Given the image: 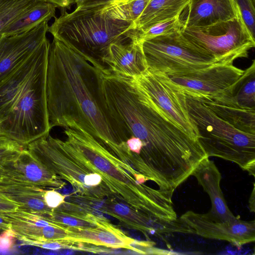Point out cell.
<instances>
[{
  "instance_id": "obj_1",
  "label": "cell",
  "mask_w": 255,
  "mask_h": 255,
  "mask_svg": "<svg viewBox=\"0 0 255 255\" xmlns=\"http://www.w3.org/2000/svg\"><path fill=\"white\" fill-rule=\"evenodd\" d=\"M106 104L126 140L139 138L143 175L174 192L208 158L199 140L172 122L133 78L103 74Z\"/></svg>"
},
{
  "instance_id": "obj_2",
  "label": "cell",
  "mask_w": 255,
  "mask_h": 255,
  "mask_svg": "<svg viewBox=\"0 0 255 255\" xmlns=\"http://www.w3.org/2000/svg\"><path fill=\"white\" fill-rule=\"evenodd\" d=\"M103 75L101 70L53 38L47 74L51 127L80 129L114 150L126 141L106 104Z\"/></svg>"
},
{
  "instance_id": "obj_3",
  "label": "cell",
  "mask_w": 255,
  "mask_h": 255,
  "mask_svg": "<svg viewBox=\"0 0 255 255\" xmlns=\"http://www.w3.org/2000/svg\"><path fill=\"white\" fill-rule=\"evenodd\" d=\"M50 42L46 39L0 81L1 134L25 148L49 134L47 74Z\"/></svg>"
},
{
  "instance_id": "obj_4",
  "label": "cell",
  "mask_w": 255,
  "mask_h": 255,
  "mask_svg": "<svg viewBox=\"0 0 255 255\" xmlns=\"http://www.w3.org/2000/svg\"><path fill=\"white\" fill-rule=\"evenodd\" d=\"M64 133L65 140L93 165L113 197L160 224L178 219L172 200L173 192L145 185L148 179L136 169L132 152L116 154L80 129L65 128Z\"/></svg>"
},
{
  "instance_id": "obj_5",
  "label": "cell",
  "mask_w": 255,
  "mask_h": 255,
  "mask_svg": "<svg viewBox=\"0 0 255 255\" xmlns=\"http://www.w3.org/2000/svg\"><path fill=\"white\" fill-rule=\"evenodd\" d=\"M134 24L112 18L90 9L76 8L71 12L63 8L55 16L48 32L104 74V63L112 44L130 42L135 34Z\"/></svg>"
},
{
  "instance_id": "obj_6",
  "label": "cell",
  "mask_w": 255,
  "mask_h": 255,
  "mask_svg": "<svg viewBox=\"0 0 255 255\" xmlns=\"http://www.w3.org/2000/svg\"><path fill=\"white\" fill-rule=\"evenodd\" d=\"M185 94L188 114L208 157L233 162L255 177V134L236 128L218 116L197 96Z\"/></svg>"
},
{
  "instance_id": "obj_7",
  "label": "cell",
  "mask_w": 255,
  "mask_h": 255,
  "mask_svg": "<svg viewBox=\"0 0 255 255\" xmlns=\"http://www.w3.org/2000/svg\"><path fill=\"white\" fill-rule=\"evenodd\" d=\"M26 148L85 198L99 201L113 197L102 176L92 169L91 162L66 140L48 134L31 142Z\"/></svg>"
},
{
  "instance_id": "obj_8",
  "label": "cell",
  "mask_w": 255,
  "mask_h": 255,
  "mask_svg": "<svg viewBox=\"0 0 255 255\" xmlns=\"http://www.w3.org/2000/svg\"><path fill=\"white\" fill-rule=\"evenodd\" d=\"M148 70L168 76L182 75L233 61L220 59L191 45L181 31L142 42Z\"/></svg>"
},
{
  "instance_id": "obj_9",
  "label": "cell",
  "mask_w": 255,
  "mask_h": 255,
  "mask_svg": "<svg viewBox=\"0 0 255 255\" xmlns=\"http://www.w3.org/2000/svg\"><path fill=\"white\" fill-rule=\"evenodd\" d=\"M185 38L193 46L217 59L234 61L248 57L255 46L240 14L234 18L200 27L181 30Z\"/></svg>"
},
{
  "instance_id": "obj_10",
  "label": "cell",
  "mask_w": 255,
  "mask_h": 255,
  "mask_svg": "<svg viewBox=\"0 0 255 255\" xmlns=\"http://www.w3.org/2000/svg\"><path fill=\"white\" fill-rule=\"evenodd\" d=\"M132 78L167 118L191 137L199 140L196 128L188 114L185 94L168 75L147 69Z\"/></svg>"
},
{
  "instance_id": "obj_11",
  "label": "cell",
  "mask_w": 255,
  "mask_h": 255,
  "mask_svg": "<svg viewBox=\"0 0 255 255\" xmlns=\"http://www.w3.org/2000/svg\"><path fill=\"white\" fill-rule=\"evenodd\" d=\"M196 234L204 238L225 241L238 247L254 242L255 221H246L237 216L231 221H224L208 212L200 214L187 211L180 217Z\"/></svg>"
},
{
  "instance_id": "obj_12",
  "label": "cell",
  "mask_w": 255,
  "mask_h": 255,
  "mask_svg": "<svg viewBox=\"0 0 255 255\" xmlns=\"http://www.w3.org/2000/svg\"><path fill=\"white\" fill-rule=\"evenodd\" d=\"M244 72L233 63H222L201 70L168 77L185 93L214 96L227 90Z\"/></svg>"
},
{
  "instance_id": "obj_13",
  "label": "cell",
  "mask_w": 255,
  "mask_h": 255,
  "mask_svg": "<svg viewBox=\"0 0 255 255\" xmlns=\"http://www.w3.org/2000/svg\"><path fill=\"white\" fill-rule=\"evenodd\" d=\"M48 21L22 33L0 37V81L27 59L46 39Z\"/></svg>"
},
{
  "instance_id": "obj_14",
  "label": "cell",
  "mask_w": 255,
  "mask_h": 255,
  "mask_svg": "<svg viewBox=\"0 0 255 255\" xmlns=\"http://www.w3.org/2000/svg\"><path fill=\"white\" fill-rule=\"evenodd\" d=\"M4 178L41 188L61 189L65 183L24 148L13 160L0 165Z\"/></svg>"
},
{
  "instance_id": "obj_15",
  "label": "cell",
  "mask_w": 255,
  "mask_h": 255,
  "mask_svg": "<svg viewBox=\"0 0 255 255\" xmlns=\"http://www.w3.org/2000/svg\"><path fill=\"white\" fill-rule=\"evenodd\" d=\"M68 236L63 241L68 243H82L114 249L124 248L144 254L133 245L147 247L148 242H139L128 237L119 229L114 227L106 219L92 228L67 226Z\"/></svg>"
},
{
  "instance_id": "obj_16",
  "label": "cell",
  "mask_w": 255,
  "mask_h": 255,
  "mask_svg": "<svg viewBox=\"0 0 255 255\" xmlns=\"http://www.w3.org/2000/svg\"><path fill=\"white\" fill-rule=\"evenodd\" d=\"M239 14L234 0H191L179 18L184 28L211 25Z\"/></svg>"
},
{
  "instance_id": "obj_17",
  "label": "cell",
  "mask_w": 255,
  "mask_h": 255,
  "mask_svg": "<svg viewBox=\"0 0 255 255\" xmlns=\"http://www.w3.org/2000/svg\"><path fill=\"white\" fill-rule=\"evenodd\" d=\"M233 86L214 96L191 94L197 96L218 116L236 128L255 134V110L243 108L237 103L233 96Z\"/></svg>"
},
{
  "instance_id": "obj_18",
  "label": "cell",
  "mask_w": 255,
  "mask_h": 255,
  "mask_svg": "<svg viewBox=\"0 0 255 255\" xmlns=\"http://www.w3.org/2000/svg\"><path fill=\"white\" fill-rule=\"evenodd\" d=\"M104 63L108 73L132 78L148 69L142 42L137 39L111 44Z\"/></svg>"
},
{
  "instance_id": "obj_19",
  "label": "cell",
  "mask_w": 255,
  "mask_h": 255,
  "mask_svg": "<svg viewBox=\"0 0 255 255\" xmlns=\"http://www.w3.org/2000/svg\"><path fill=\"white\" fill-rule=\"evenodd\" d=\"M192 175L209 196L211 202V209L208 212L209 214L224 221L236 218L226 203L220 188L221 174L213 161L209 157L203 160Z\"/></svg>"
},
{
  "instance_id": "obj_20",
  "label": "cell",
  "mask_w": 255,
  "mask_h": 255,
  "mask_svg": "<svg viewBox=\"0 0 255 255\" xmlns=\"http://www.w3.org/2000/svg\"><path fill=\"white\" fill-rule=\"evenodd\" d=\"M43 188L3 178L0 180V195L18 204V209L49 217L54 209L45 204Z\"/></svg>"
},
{
  "instance_id": "obj_21",
  "label": "cell",
  "mask_w": 255,
  "mask_h": 255,
  "mask_svg": "<svg viewBox=\"0 0 255 255\" xmlns=\"http://www.w3.org/2000/svg\"><path fill=\"white\" fill-rule=\"evenodd\" d=\"M191 0H150L134 23V28L143 31L163 21L180 15Z\"/></svg>"
},
{
  "instance_id": "obj_22",
  "label": "cell",
  "mask_w": 255,
  "mask_h": 255,
  "mask_svg": "<svg viewBox=\"0 0 255 255\" xmlns=\"http://www.w3.org/2000/svg\"><path fill=\"white\" fill-rule=\"evenodd\" d=\"M46 0H0V37L7 28Z\"/></svg>"
},
{
  "instance_id": "obj_23",
  "label": "cell",
  "mask_w": 255,
  "mask_h": 255,
  "mask_svg": "<svg viewBox=\"0 0 255 255\" xmlns=\"http://www.w3.org/2000/svg\"><path fill=\"white\" fill-rule=\"evenodd\" d=\"M150 0H115L97 9L109 17L133 24Z\"/></svg>"
},
{
  "instance_id": "obj_24",
  "label": "cell",
  "mask_w": 255,
  "mask_h": 255,
  "mask_svg": "<svg viewBox=\"0 0 255 255\" xmlns=\"http://www.w3.org/2000/svg\"><path fill=\"white\" fill-rule=\"evenodd\" d=\"M56 7L54 4L45 2L9 26L2 35L8 36L19 34L34 28L44 21H49L56 16Z\"/></svg>"
},
{
  "instance_id": "obj_25",
  "label": "cell",
  "mask_w": 255,
  "mask_h": 255,
  "mask_svg": "<svg viewBox=\"0 0 255 255\" xmlns=\"http://www.w3.org/2000/svg\"><path fill=\"white\" fill-rule=\"evenodd\" d=\"M0 213L10 221L14 234L49 225H62L53 221L49 217L18 209Z\"/></svg>"
},
{
  "instance_id": "obj_26",
  "label": "cell",
  "mask_w": 255,
  "mask_h": 255,
  "mask_svg": "<svg viewBox=\"0 0 255 255\" xmlns=\"http://www.w3.org/2000/svg\"><path fill=\"white\" fill-rule=\"evenodd\" d=\"M233 96L241 107L255 110V60L234 84Z\"/></svg>"
},
{
  "instance_id": "obj_27",
  "label": "cell",
  "mask_w": 255,
  "mask_h": 255,
  "mask_svg": "<svg viewBox=\"0 0 255 255\" xmlns=\"http://www.w3.org/2000/svg\"><path fill=\"white\" fill-rule=\"evenodd\" d=\"M179 16L158 22L143 31L137 29V39L143 42L160 35L180 32L182 25Z\"/></svg>"
},
{
  "instance_id": "obj_28",
  "label": "cell",
  "mask_w": 255,
  "mask_h": 255,
  "mask_svg": "<svg viewBox=\"0 0 255 255\" xmlns=\"http://www.w3.org/2000/svg\"><path fill=\"white\" fill-rule=\"evenodd\" d=\"M242 19L251 35L255 38V0H234Z\"/></svg>"
},
{
  "instance_id": "obj_29",
  "label": "cell",
  "mask_w": 255,
  "mask_h": 255,
  "mask_svg": "<svg viewBox=\"0 0 255 255\" xmlns=\"http://www.w3.org/2000/svg\"><path fill=\"white\" fill-rule=\"evenodd\" d=\"M24 148L16 141L0 135V165L13 160Z\"/></svg>"
},
{
  "instance_id": "obj_30",
  "label": "cell",
  "mask_w": 255,
  "mask_h": 255,
  "mask_svg": "<svg viewBox=\"0 0 255 255\" xmlns=\"http://www.w3.org/2000/svg\"><path fill=\"white\" fill-rule=\"evenodd\" d=\"M21 245L33 246L42 249L58 250L61 249H71L67 244L63 241H21Z\"/></svg>"
},
{
  "instance_id": "obj_31",
  "label": "cell",
  "mask_w": 255,
  "mask_h": 255,
  "mask_svg": "<svg viewBox=\"0 0 255 255\" xmlns=\"http://www.w3.org/2000/svg\"><path fill=\"white\" fill-rule=\"evenodd\" d=\"M66 196L63 195L55 189L45 190L43 198L46 205L51 209H55L65 202Z\"/></svg>"
},
{
  "instance_id": "obj_32",
  "label": "cell",
  "mask_w": 255,
  "mask_h": 255,
  "mask_svg": "<svg viewBox=\"0 0 255 255\" xmlns=\"http://www.w3.org/2000/svg\"><path fill=\"white\" fill-rule=\"evenodd\" d=\"M16 237L12 229L4 230L0 234V250L11 249L15 244Z\"/></svg>"
},
{
  "instance_id": "obj_33",
  "label": "cell",
  "mask_w": 255,
  "mask_h": 255,
  "mask_svg": "<svg viewBox=\"0 0 255 255\" xmlns=\"http://www.w3.org/2000/svg\"><path fill=\"white\" fill-rule=\"evenodd\" d=\"M115 0H80L76 4L79 9H97Z\"/></svg>"
},
{
  "instance_id": "obj_34",
  "label": "cell",
  "mask_w": 255,
  "mask_h": 255,
  "mask_svg": "<svg viewBox=\"0 0 255 255\" xmlns=\"http://www.w3.org/2000/svg\"><path fill=\"white\" fill-rule=\"evenodd\" d=\"M128 148L131 152L139 155L143 147L142 141L138 137L130 136L126 141Z\"/></svg>"
},
{
  "instance_id": "obj_35",
  "label": "cell",
  "mask_w": 255,
  "mask_h": 255,
  "mask_svg": "<svg viewBox=\"0 0 255 255\" xmlns=\"http://www.w3.org/2000/svg\"><path fill=\"white\" fill-rule=\"evenodd\" d=\"M19 207L18 204L0 195V212L14 211Z\"/></svg>"
},
{
  "instance_id": "obj_36",
  "label": "cell",
  "mask_w": 255,
  "mask_h": 255,
  "mask_svg": "<svg viewBox=\"0 0 255 255\" xmlns=\"http://www.w3.org/2000/svg\"><path fill=\"white\" fill-rule=\"evenodd\" d=\"M50 2L57 7H60L61 9L70 7L73 4H76L80 0H46Z\"/></svg>"
},
{
  "instance_id": "obj_37",
  "label": "cell",
  "mask_w": 255,
  "mask_h": 255,
  "mask_svg": "<svg viewBox=\"0 0 255 255\" xmlns=\"http://www.w3.org/2000/svg\"><path fill=\"white\" fill-rule=\"evenodd\" d=\"M11 229L10 221L0 213V230H6Z\"/></svg>"
},
{
  "instance_id": "obj_38",
  "label": "cell",
  "mask_w": 255,
  "mask_h": 255,
  "mask_svg": "<svg viewBox=\"0 0 255 255\" xmlns=\"http://www.w3.org/2000/svg\"><path fill=\"white\" fill-rule=\"evenodd\" d=\"M255 184H254V187L252 193L251 194V198L249 200V208L252 212H255Z\"/></svg>"
},
{
  "instance_id": "obj_39",
  "label": "cell",
  "mask_w": 255,
  "mask_h": 255,
  "mask_svg": "<svg viewBox=\"0 0 255 255\" xmlns=\"http://www.w3.org/2000/svg\"><path fill=\"white\" fill-rule=\"evenodd\" d=\"M4 178V175L2 168L0 166V180Z\"/></svg>"
},
{
  "instance_id": "obj_40",
  "label": "cell",
  "mask_w": 255,
  "mask_h": 255,
  "mask_svg": "<svg viewBox=\"0 0 255 255\" xmlns=\"http://www.w3.org/2000/svg\"><path fill=\"white\" fill-rule=\"evenodd\" d=\"M0 135H1V132H0Z\"/></svg>"
}]
</instances>
